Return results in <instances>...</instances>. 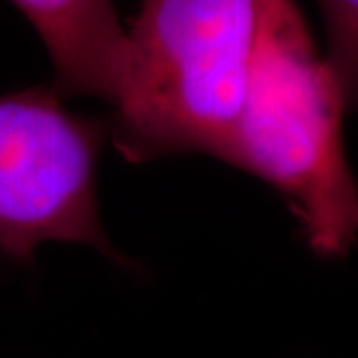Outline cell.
Returning a JSON list of instances; mask_svg holds the SVG:
<instances>
[{"label": "cell", "mask_w": 358, "mask_h": 358, "mask_svg": "<svg viewBox=\"0 0 358 358\" xmlns=\"http://www.w3.org/2000/svg\"><path fill=\"white\" fill-rule=\"evenodd\" d=\"M346 103L294 0H263L243 112L221 162L267 181L319 257L358 245V185L346 162Z\"/></svg>", "instance_id": "1"}, {"label": "cell", "mask_w": 358, "mask_h": 358, "mask_svg": "<svg viewBox=\"0 0 358 358\" xmlns=\"http://www.w3.org/2000/svg\"><path fill=\"white\" fill-rule=\"evenodd\" d=\"M263 0H143L128 32L131 74L110 128L129 164L221 159L243 112Z\"/></svg>", "instance_id": "2"}, {"label": "cell", "mask_w": 358, "mask_h": 358, "mask_svg": "<svg viewBox=\"0 0 358 358\" xmlns=\"http://www.w3.org/2000/svg\"><path fill=\"white\" fill-rule=\"evenodd\" d=\"M106 122L74 114L54 88L0 96V251L30 263L40 245L82 243L122 263L106 235L96 169Z\"/></svg>", "instance_id": "3"}, {"label": "cell", "mask_w": 358, "mask_h": 358, "mask_svg": "<svg viewBox=\"0 0 358 358\" xmlns=\"http://www.w3.org/2000/svg\"><path fill=\"white\" fill-rule=\"evenodd\" d=\"M50 54L54 92L117 106L131 74L128 30L112 0H13Z\"/></svg>", "instance_id": "4"}, {"label": "cell", "mask_w": 358, "mask_h": 358, "mask_svg": "<svg viewBox=\"0 0 358 358\" xmlns=\"http://www.w3.org/2000/svg\"><path fill=\"white\" fill-rule=\"evenodd\" d=\"M327 24V60L345 98L346 110H358V0H319Z\"/></svg>", "instance_id": "5"}]
</instances>
